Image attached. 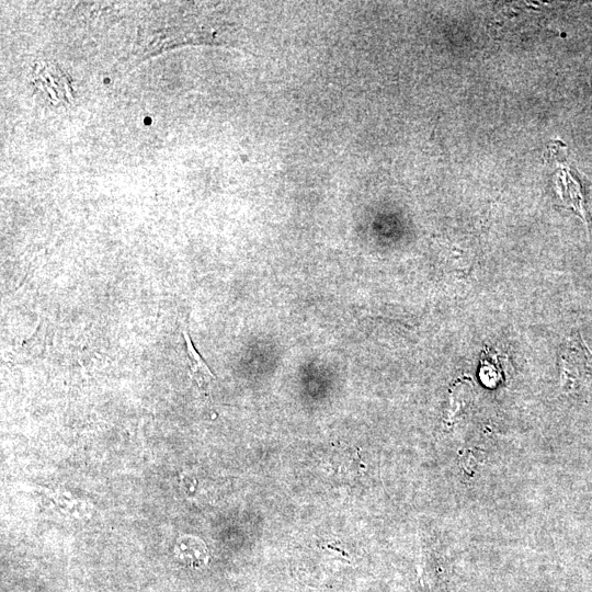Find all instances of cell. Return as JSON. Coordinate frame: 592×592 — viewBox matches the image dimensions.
<instances>
[{"instance_id":"7a4b0ae2","label":"cell","mask_w":592,"mask_h":592,"mask_svg":"<svg viewBox=\"0 0 592 592\" xmlns=\"http://www.w3.org/2000/svg\"><path fill=\"white\" fill-rule=\"evenodd\" d=\"M183 337L185 340L186 352L190 360L191 377L195 378L201 386L202 384H207L208 379L214 378L210 369L208 368L202 356L198 354V352L195 350L194 345L192 344L191 338L185 330L183 331Z\"/></svg>"},{"instance_id":"6da1fadb","label":"cell","mask_w":592,"mask_h":592,"mask_svg":"<svg viewBox=\"0 0 592 592\" xmlns=\"http://www.w3.org/2000/svg\"><path fill=\"white\" fill-rule=\"evenodd\" d=\"M559 358L562 376L568 380L582 378L592 373V354L579 332H572L567 338Z\"/></svg>"}]
</instances>
